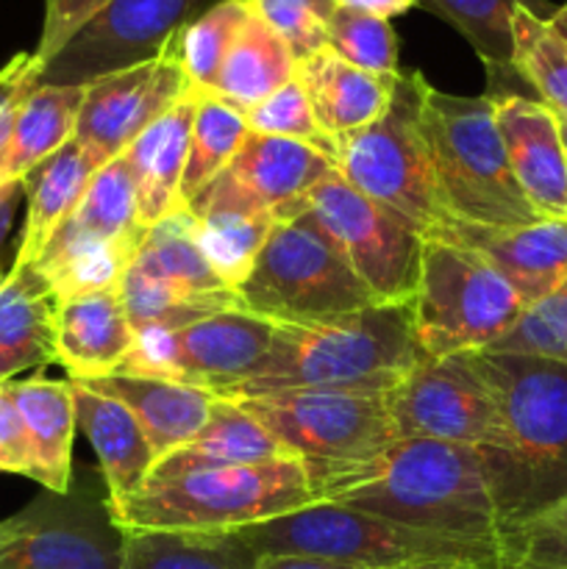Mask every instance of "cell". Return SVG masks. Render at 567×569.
I'll list each match as a JSON object with an SVG mask.
<instances>
[{"label": "cell", "mask_w": 567, "mask_h": 569, "mask_svg": "<svg viewBox=\"0 0 567 569\" xmlns=\"http://www.w3.org/2000/svg\"><path fill=\"white\" fill-rule=\"evenodd\" d=\"M306 472L317 503L328 500L411 528L500 542L506 548L484 448L398 439L359 465L306 467Z\"/></svg>", "instance_id": "obj_1"}, {"label": "cell", "mask_w": 567, "mask_h": 569, "mask_svg": "<svg viewBox=\"0 0 567 569\" xmlns=\"http://www.w3.org/2000/svg\"><path fill=\"white\" fill-rule=\"evenodd\" d=\"M470 356L504 426V448L484 453L506 542L567 500V365L528 353Z\"/></svg>", "instance_id": "obj_2"}, {"label": "cell", "mask_w": 567, "mask_h": 569, "mask_svg": "<svg viewBox=\"0 0 567 569\" xmlns=\"http://www.w3.org/2000/svg\"><path fill=\"white\" fill-rule=\"evenodd\" d=\"M420 361L409 303H378L315 322H276L265 361L222 400L276 392L387 395Z\"/></svg>", "instance_id": "obj_3"}, {"label": "cell", "mask_w": 567, "mask_h": 569, "mask_svg": "<svg viewBox=\"0 0 567 569\" xmlns=\"http://www.w3.org/2000/svg\"><path fill=\"white\" fill-rule=\"evenodd\" d=\"M237 533L259 556H315L359 569H389L428 561L511 569L509 553L500 542L411 528L328 500L304 506L276 520L237 528Z\"/></svg>", "instance_id": "obj_4"}, {"label": "cell", "mask_w": 567, "mask_h": 569, "mask_svg": "<svg viewBox=\"0 0 567 569\" xmlns=\"http://www.w3.org/2000/svg\"><path fill=\"white\" fill-rule=\"evenodd\" d=\"M422 131L445 220L500 228L545 220L511 172L489 94L461 98L428 83L422 94Z\"/></svg>", "instance_id": "obj_5"}, {"label": "cell", "mask_w": 567, "mask_h": 569, "mask_svg": "<svg viewBox=\"0 0 567 569\" xmlns=\"http://www.w3.org/2000/svg\"><path fill=\"white\" fill-rule=\"evenodd\" d=\"M317 503L300 459L195 470L109 503L122 531H237Z\"/></svg>", "instance_id": "obj_6"}, {"label": "cell", "mask_w": 567, "mask_h": 569, "mask_svg": "<svg viewBox=\"0 0 567 569\" xmlns=\"http://www.w3.org/2000/svg\"><path fill=\"white\" fill-rule=\"evenodd\" d=\"M526 309L515 287L476 250L442 237L422 239L420 272L409 300L420 359L489 350Z\"/></svg>", "instance_id": "obj_7"}, {"label": "cell", "mask_w": 567, "mask_h": 569, "mask_svg": "<svg viewBox=\"0 0 567 569\" xmlns=\"http://www.w3.org/2000/svg\"><path fill=\"white\" fill-rule=\"evenodd\" d=\"M426 76L398 72L387 111L337 142V172L365 198L376 200L422 239L442 226L431 159L422 131Z\"/></svg>", "instance_id": "obj_8"}, {"label": "cell", "mask_w": 567, "mask_h": 569, "mask_svg": "<svg viewBox=\"0 0 567 569\" xmlns=\"http://www.w3.org/2000/svg\"><path fill=\"white\" fill-rule=\"evenodd\" d=\"M237 295L242 309L270 322H315L378 306L337 244L304 211L276 217Z\"/></svg>", "instance_id": "obj_9"}, {"label": "cell", "mask_w": 567, "mask_h": 569, "mask_svg": "<svg viewBox=\"0 0 567 569\" xmlns=\"http://www.w3.org/2000/svg\"><path fill=\"white\" fill-rule=\"evenodd\" d=\"M145 228L137 217V189L126 156L94 172L81 203L56 228L33 264L56 298L70 300L120 287Z\"/></svg>", "instance_id": "obj_10"}, {"label": "cell", "mask_w": 567, "mask_h": 569, "mask_svg": "<svg viewBox=\"0 0 567 569\" xmlns=\"http://www.w3.org/2000/svg\"><path fill=\"white\" fill-rule=\"evenodd\" d=\"M122 545L103 476L83 470L0 522V569H126Z\"/></svg>", "instance_id": "obj_11"}, {"label": "cell", "mask_w": 567, "mask_h": 569, "mask_svg": "<svg viewBox=\"0 0 567 569\" xmlns=\"http://www.w3.org/2000/svg\"><path fill=\"white\" fill-rule=\"evenodd\" d=\"M231 403L242 406L309 470L359 465L398 442L387 395L276 392Z\"/></svg>", "instance_id": "obj_12"}, {"label": "cell", "mask_w": 567, "mask_h": 569, "mask_svg": "<svg viewBox=\"0 0 567 569\" xmlns=\"http://www.w3.org/2000/svg\"><path fill=\"white\" fill-rule=\"evenodd\" d=\"M287 211H304L317 222L378 303H409L422 253V237L415 228L356 192L339 172H331L276 217Z\"/></svg>", "instance_id": "obj_13"}, {"label": "cell", "mask_w": 567, "mask_h": 569, "mask_svg": "<svg viewBox=\"0 0 567 569\" xmlns=\"http://www.w3.org/2000/svg\"><path fill=\"white\" fill-rule=\"evenodd\" d=\"M276 322L248 309H226L172 331L137 333L120 376H148L222 392L248 381L265 361Z\"/></svg>", "instance_id": "obj_14"}, {"label": "cell", "mask_w": 567, "mask_h": 569, "mask_svg": "<svg viewBox=\"0 0 567 569\" xmlns=\"http://www.w3.org/2000/svg\"><path fill=\"white\" fill-rule=\"evenodd\" d=\"M220 0H109L42 64L39 83L87 87L165 53L189 22Z\"/></svg>", "instance_id": "obj_15"}, {"label": "cell", "mask_w": 567, "mask_h": 569, "mask_svg": "<svg viewBox=\"0 0 567 569\" xmlns=\"http://www.w3.org/2000/svg\"><path fill=\"white\" fill-rule=\"evenodd\" d=\"M387 409L398 439L504 448L498 403L470 353L420 359L389 389Z\"/></svg>", "instance_id": "obj_16"}, {"label": "cell", "mask_w": 567, "mask_h": 569, "mask_svg": "<svg viewBox=\"0 0 567 569\" xmlns=\"http://www.w3.org/2000/svg\"><path fill=\"white\" fill-rule=\"evenodd\" d=\"M192 89L176 44H170L156 59L83 87L76 142L98 161V167L109 164Z\"/></svg>", "instance_id": "obj_17"}, {"label": "cell", "mask_w": 567, "mask_h": 569, "mask_svg": "<svg viewBox=\"0 0 567 569\" xmlns=\"http://www.w3.org/2000/svg\"><path fill=\"white\" fill-rule=\"evenodd\" d=\"M493 100L495 122L523 194L545 220H567V150L559 117L523 92Z\"/></svg>", "instance_id": "obj_18"}, {"label": "cell", "mask_w": 567, "mask_h": 569, "mask_svg": "<svg viewBox=\"0 0 567 569\" xmlns=\"http://www.w3.org/2000/svg\"><path fill=\"white\" fill-rule=\"evenodd\" d=\"M431 237L476 250L515 287L526 306L554 292L567 276V220H539L531 226L506 228L442 220Z\"/></svg>", "instance_id": "obj_19"}, {"label": "cell", "mask_w": 567, "mask_h": 569, "mask_svg": "<svg viewBox=\"0 0 567 569\" xmlns=\"http://www.w3.org/2000/svg\"><path fill=\"white\" fill-rule=\"evenodd\" d=\"M187 209L195 217V233L206 261L237 292L253 270L256 256L276 226V214L245 192L226 170L211 178Z\"/></svg>", "instance_id": "obj_20"}, {"label": "cell", "mask_w": 567, "mask_h": 569, "mask_svg": "<svg viewBox=\"0 0 567 569\" xmlns=\"http://www.w3.org/2000/svg\"><path fill=\"white\" fill-rule=\"evenodd\" d=\"M137 345L117 289L61 300L56 320V361L70 381H94L120 372Z\"/></svg>", "instance_id": "obj_21"}, {"label": "cell", "mask_w": 567, "mask_h": 569, "mask_svg": "<svg viewBox=\"0 0 567 569\" xmlns=\"http://www.w3.org/2000/svg\"><path fill=\"white\" fill-rule=\"evenodd\" d=\"M59 298L33 261H17L0 278V383L56 361Z\"/></svg>", "instance_id": "obj_22"}, {"label": "cell", "mask_w": 567, "mask_h": 569, "mask_svg": "<svg viewBox=\"0 0 567 569\" xmlns=\"http://www.w3.org/2000/svg\"><path fill=\"white\" fill-rule=\"evenodd\" d=\"M92 392L115 398L126 406L142 428L156 461L183 448L200 428L206 426L215 406V392L187 383L165 381L148 376H106L94 381H81Z\"/></svg>", "instance_id": "obj_23"}, {"label": "cell", "mask_w": 567, "mask_h": 569, "mask_svg": "<svg viewBox=\"0 0 567 569\" xmlns=\"http://www.w3.org/2000/svg\"><path fill=\"white\" fill-rule=\"evenodd\" d=\"M295 78L304 87L317 128L331 139L334 148L387 111L395 83V76L359 70L328 48L298 61Z\"/></svg>", "instance_id": "obj_24"}, {"label": "cell", "mask_w": 567, "mask_h": 569, "mask_svg": "<svg viewBox=\"0 0 567 569\" xmlns=\"http://www.w3.org/2000/svg\"><path fill=\"white\" fill-rule=\"evenodd\" d=\"M226 172L265 209L278 214L337 172V161L300 139L250 131Z\"/></svg>", "instance_id": "obj_25"}, {"label": "cell", "mask_w": 567, "mask_h": 569, "mask_svg": "<svg viewBox=\"0 0 567 569\" xmlns=\"http://www.w3.org/2000/svg\"><path fill=\"white\" fill-rule=\"evenodd\" d=\"M195 89L161 114L142 137L126 150L128 170L137 189V217L142 228H153L176 209H181V178L187 167L189 133L195 122Z\"/></svg>", "instance_id": "obj_26"}, {"label": "cell", "mask_w": 567, "mask_h": 569, "mask_svg": "<svg viewBox=\"0 0 567 569\" xmlns=\"http://www.w3.org/2000/svg\"><path fill=\"white\" fill-rule=\"evenodd\" d=\"M298 459L287 445L278 442L259 420L248 415L242 406L222 400L215 395V406L206 426L189 439L183 448L172 450L150 470L148 481H167L195 470H222V467H250L265 461Z\"/></svg>", "instance_id": "obj_27"}, {"label": "cell", "mask_w": 567, "mask_h": 569, "mask_svg": "<svg viewBox=\"0 0 567 569\" xmlns=\"http://www.w3.org/2000/svg\"><path fill=\"white\" fill-rule=\"evenodd\" d=\"M78 428L87 433L98 470L109 489V503L131 498L148 481L156 456L131 411L115 398L92 392L81 381H70Z\"/></svg>", "instance_id": "obj_28"}, {"label": "cell", "mask_w": 567, "mask_h": 569, "mask_svg": "<svg viewBox=\"0 0 567 569\" xmlns=\"http://www.w3.org/2000/svg\"><path fill=\"white\" fill-rule=\"evenodd\" d=\"M17 411L31 448V481L44 492L64 495L72 481V442H76V403L70 381L26 378L11 381Z\"/></svg>", "instance_id": "obj_29"}, {"label": "cell", "mask_w": 567, "mask_h": 569, "mask_svg": "<svg viewBox=\"0 0 567 569\" xmlns=\"http://www.w3.org/2000/svg\"><path fill=\"white\" fill-rule=\"evenodd\" d=\"M98 161L76 142V137L56 150L50 159L33 167L20 187H26L28 194V214L22 226L20 248H17V261H37L44 244L56 233V228L72 214L87 192L89 181L98 172Z\"/></svg>", "instance_id": "obj_30"}, {"label": "cell", "mask_w": 567, "mask_h": 569, "mask_svg": "<svg viewBox=\"0 0 567 569\" xmlns=\"http://www.w3.org/2000/svg\"><path fill=\"white\" fill-rule=\"evenodd\" d=\"M420 6L448 22L476 50L481 64L487 67L489 98L509 94L506 83L520 81L511 64L515 59L511 17L517 6H526L543 20H550L556 11L550 0H420Z\"/></svg>", "instance_id": "obj_31"}, {"label": "cell", "mask_w": 567, "mask_h": 569, "mask_svg": "<svg viewBox=\"0 0 567 569\" xmlns=\"http://www.w3.org/2000/svg\"><path fill=\"white\" fill-rule=\"evenodd\" d=\"M295 67L298 61L289 44L250 9L248 20L237 31L222 61L215 94L245 114L284 83L292 81Z\"/></svg>", "instance_id": "obj_32"}, {"label": "cell", "mask_w": 567, "mask_h": 569, "mask_svg": "<svg viewBox=\"0 0 567 569\" xmlns=\"http://www.w3.org/2000/svg\"><path fill=\"white\" fill-rule=\"evenodd\" d=\"M126 569H256L261 556L237 531H126Z\"/></svg>", "instance_id": "obj_33"}, {"label": "cell", "mask_w": 567, "mask_h": 569, "mask_svg": "<svg viewBox=\"0 0 567 569\" xmlns=\"http://www.w3.org/2000/svg\"><path fill=\"white\" fill-rule=\"evenodd\" d=\"M83 87L39 83L22 103L6 159L3 183H22V178L76 137Z\"/></svg>", "instance_id": "obj_34"}, {"label": "cell", "mask_w": 567, "mask_h": 569, "mask_svg": "<svg viewBox=\"0 0 567 569\" xmlns=\"http://www.w3.org/2000/svg\"><path fill=\"white\" fill-rule=\"evenodd\" d=\"M131 267H137L145 276L159 278V281L195 295L233 292L206 261L198 244V233H195V217L187 206L148 228Z\"/></svg>", "instance_id": "obj_35"}, {"label": "cell", "mask_w": 567, "mask_h": 569, "mask_svg": "<svg viewBox=\"0 0 567 569\" xmlns=\"http://www.w3.org/2000/svg\"><path fill=\"white\" fill-rule=\"evenodd\" d=\"M117 295H120L122 309L137 333L172 331V328H183L200 317L217 315V311L242 309L237 292L195 295L159 281V278L145 276L137 267H128Z\"/></svg>", "instance_id": "obj_36"}, {"label": "cell", "mask_w": 567, "mask_h": 569, "mask_svg": "<svg viewBox=\"0 0 567 569\" xmlns=\"http://www.w3.org/2000/svg\"><path fill=\"white\" fill-rule=\"evenodd\" d=\"M195 122L192 133H189V150H187V167H183L181 178V203L187 206L211 178L220 176L231 159L237 156L239 144L250 133L245 114L217 98L215 92H200L195 89Z\"/></svg>", "instance_id": "obj_37"}, {"label": "cell", "mask_w": 567, "mask_h": 569, "mask_svg": "<svg viewBox=\"0 0 567 569\" xmlns=\"http://www.w3.org/2000/svg\"><path fill=\"white\" fill-rule=\"evenodd\" d=\"M511 33H515L511 64L517 78L537 92L539 103L567 120V44L556 37L548 20L537 17L526 6L515 9Z\"/></svg>", "instance_id": "obj_38"}, {"label": "cell", "mask_w": 567, "mask_h": 569, "mask_svg": "<svg viewBox=\"0 0 567 569\" xmlns=\"http://www.w3.org/2000/svg\"><path fill=\"white\" fill-rule=\"evenodd\" d=\"M248 0H220L209 11H203L198 20L189 22L181 37L172 42L195 89L215 92L217 76H220L228 48H231L242 22L248 20Z\"/></svg>", "instance_id": "obj_39"}, {"label": "cell", "mask_w": 567, "mask_h": 569, "mask_svg": "<svg viewBox=\"0 0 567 569\" xmlns=\"http://www.w3.org/2000/svg\"><path fill=\"white\" fill-rule=\"evenodd\" d=\"M328 50L372 76H398V37L389 20L337 6L328 22Z\"/></svg>", "instance_id": "obj_40"}, {"label": "cell", "mask_w": 567, "mask_h": 569, "mask_svg": "<svg viewBox=\"0 0 567 569\" xmlns=\"http://www.w3.org/2000/svg\"><path fill=\"white\" fill-rule=\"evenodd\" d=\"M489 353H528L567 365V276L554 292L523 311L517 326Z\"/></svg>", "instance_id": "obj_41"}, {"label": "cell", "mask_w": 567, "mask_h": 569, "mask_svg": "<svg viewBox=\"0 0 567 569\" xmlns=\"http://www.w3.org/2000/svg\"><path fill=\"white\" fill-rule=\"evenodd\" d=\"M250 9L289 44L295 61L328 48V22L337 0H248Z\"/></svg>", "instance_id": "obj_42"}, {"label": "cell", "mask_w": 567, "mask_h": 569, "mask_svg": "<svg viewBox=\"0 0 567 569\" xmlns=\"http://www.w3.org/2000/svg\"><path fill=\"white\" fill-rule=\"evenodd\" d=\"M245 122L253 133H270V137H287V139H300V142H309L315 148L326 150L334 161H337V148H334L331 139L317 128L315 114L309 109V100H306L304 87L298 83V78H292L289 83H284L281 89L265 98L261 103H256L253 109L245 111Z\"/></svg>", "instance_id": "obj_43"}, {"label": "cell", "mask_w": 567, "mask_h": 569, "mask_svg": "<svg viewBox=\"0 0 567 569\" xmlns=\"http://www.w3.org/2000/svg\"><path fill=\"white\" fill-rule=\"evenodd\" d=\"M511 567L567 569V500L506 537Z\"/></svg>", "instance_id": "obj_44"}, {"label": "cell", "mask_w": 567, "mask_h": 569, "mask_svg": "<svg viewBox=\"0 0 567 569\" xmlns=\"http://www.w3.org/2000/svg\"><path fill=\"white\" fill-rule=\"evenodd\" d=\"M39 76H42V64L33 53H17L0 67V187H3V170L17 117L28 94L39 87Z\"/></svg>", "instance_id": "obj_45"}, {"label": "cell", "mask_w": 567, "mask_h": 569, "mask_svg": "<svg viewBox=\"0 0 567 569\" xmlns=\"http://www.w3.org/2000/svg\"><path fill=\"white\" fill-rule=\"evenodd\" d=\"M109 0H44V20L39 31V42L33 56L39 64L53 59L67 39L78 31L87 20H92Z\"/></svg>", "instance_id": "obj_46"}, {"label": "cell", "mask_w": 567, "mask_h": 569, "mask_svg": "<svg viewBox=\"0 0 567 569\" xmlns=\"http://www.w3.org/2000/svg\"><path fill=\"white\" fill-rule=\"evenodd\" d=\"M0 472L31 476V448L11 395V381L0 383Z\"/></svg>", "instance_id": "obj_47"}, {"label": "cell", "mask_w": 567, "mask_h": 569, "mask_svg": "<svg viewBox=\"0 0 567 569\" xmlns=\"http://www.w3.org/2000/svg\"><path fill=\"white\" fill-rule=\"evenodd\" d=\"M337 3L345 6V9L381 17V20H392V17L406 14L409 9L420 6V0H337Z\"/></svg>", "instance_id": "obj_48"}, {"label": "cell", "mask_w": 567, "mask_h": 569, "mask_svg": "<svg viewBox=\"0 0 567 569\" xmlns=\"http://www.w3.org/2000/svg\"><path fill=\"white\" fill-rule=\"evenodd\" d=\"M256 569H359L339 561L315 559V556H261Z\"/></svg>", "instance_id": "obj_49"}, {"label": "cell", "mask_w": 567, "mask_h": 569, "mask_svg": "<svg viewBox=\"0 0 567 569\" xmlns=\"http://www.w3.org/2000/svg\"><path fill=\"white\" fill-rule=\"evenodd\" d=\"M20 183H3L0 187V237H3L6 226H9V214H11V203H14V189ZM0 278H3V267H0Z\"/></svg>", "instance_id": "obj_50"}, {"label": "cell", "mask_w": 567, "mask_h": 569, "mask_svg": "<svg viewBox=\"0 0 567 569\" xmlns=\"http://www.w3.org/2000/svg\"><path fill=\"white\" fill-rule=\"evenodd\" d=\"M548 26L554 28L556 37H559L561 42L567 44V0L561 6H556V11H554V14H550Z\"/></svg>", "instance_id": "obj_51"}, {"label": "cell", "mask_w": 567, "mask_h": 569, "mask_svg": "<svg viewBox=\"0 0 567 569\" xmlns=\"http://www.w3.org/2000/svg\"><path fill=\"white\" fill-rule=\"evenodd\" d=\"M389 569H484V567L461 565V561H428V565H404V567H389Z\"/></svg>", "instance_id": "obj_52"}, {"label": "cell", "mask_w": 567, "mask_h": 569, "mask_svg": "<svg viewBox=\"0 0 567 569\" xmlns=\"http://www.w3.org/2000/svg\"><path fill=\"white\" fill-rule=\"evenodd\" d=\"M559 128H561V139H565V150H567V120L565 117H559Z\"/></svg>", "instance_id": "obj_53"}, {"label": "cell", "mask_w": 567, "mask_h": 569, "mask_svg": "<svg viewBox=\"0 0 567 569\" xmlns=\"http://www.w3.org/2000/svg\"><path fill=\"white\" fill-rule=\"evenodd\" d=\"M511 569H531V567H511Z\"/></svg>", "instance_id": "obj_54"}]
</instances>
